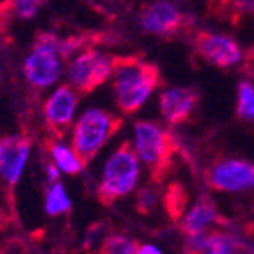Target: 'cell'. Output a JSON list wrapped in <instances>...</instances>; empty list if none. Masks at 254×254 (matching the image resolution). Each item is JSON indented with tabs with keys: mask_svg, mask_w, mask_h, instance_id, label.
Returning <instances> with one entry per match:
<instances>
[{
	"mask_svg": "<svg viewBox=\"0 0 254 254\" xmlns=\"http://www.w3.org/2000/svg\"><path fill=\"white\" fill-rule=\"evenodd\" d=\"M158 204V189L157 185H148L142 187L139 192H137V199H135V208L140 215H149V213L157 208Z\"/></svg>",
	"mask_w": 254,
	"mask_h": 254,
	"instance_id": "cell-21",
	"label": "cell"
},
{
	"mask_svg": "<svg viewBox=\"0 0 254 254\" xmlns=\"http://www.w3.org/2000/svg\"><path fill=\"white\" fill-rule=\"evenodd\" d=\"M194 52L204 63L215 68H231L242 59V50L233 38L215 34L208 30H197L194 34Z\"/></svg>",
	"mask_w": 254,
	"mask_h": 254,
	"instance_id": "cell-10",
	"label": "cell"
},
{
	"mask_svg": "<svg viewBox=\"0 0 254 254\" xmlns=\"http://www.w3.org/2000/svg\"><path fill=\"white\" fill-rule=\"evenodd\" d=\"M139 254H162V251L151 244H144V246H139Z\"/></svg>",
	"mask_w": 254,
	"mask_h": 254,
	"instance_id": "cell-24",
	"label": "cell"
},
{
	"mask_svg": "<svg viewBox=\"0 0 254 254\" xmlns=\"http://www.w3.org/2000/svg\"><path fill=\"white\" fill-rule=\"evenodd\" d=\"M123 127V118L102 109L85 110L73 128L71 144L78 160L85 165L96 158L103 146Z\"/></svg>",
	"mask_w": 254,
	"mask_h": 254,
	"instance_id": "cell-4",
	"label": "cell"
},
{
	"mask_svg": "<svg viewBox=\"0 0 254 254\" xmlns=\"http://www.w3.org/2000/svg\"><path fill=\"white\" fill-rule=\"evenodd\" d=\"M93 254H139V246L135 240L116 233L109 235Z\"/></svg>",
	"mask_w": 254,
	"mask_h": 254,
	"instance_id": "cell-19",
	"label": "cell"
},
{
	"mask_svg": "<svg viewBox=\"0 0 254 254\" xmlns=\"http://www.w3.org/2000/svg\"><path fill=\"white\" fill-rule=\"evenodd\" d=\"M47 173H48L50 183L59 182V167H57L55 164H47Z\"/></svg>",
	"mask_w": 254,
	"mask_h": 254,
	"instance_id": "cell-23",
	"label": "cell"
},
{
	"mask_svg": "<svg viewBox=\"0 0 254 254\" xmlns=\"http://www.w3.org/2000/svg\"><path fill=\"white\" fill-rule=\"evenodd\" d=\"M112 75L116 103L125 116L135 114L164 84L160 68L140 55L112 57Z\"/></svg>",
	"mask_w": 254,
	"mask_h": 254,
	"instance_id": "cell-1",
	"label": "cell"
},
{
	"mask_svg": "<svg viewBox=\"0 0 254 254\" xmlns=\"http://www.w3.org/2000/svg\"><path fill=\"white\" fill-rule=\"evenodd\" d=\"M112 75V57L93 48L82 50L68 66V78L78 96L96 91Z\"/></svg>",
	"mask_w": 254,
	"mask_h": 254,
	"instance_id": "cell-7",
	"label": "cell"
},
{
	"mask_svg": "<svg viewBox=\"0 0 254 254\" xmlns=\"http://www.w3.org/2000/svg\"><path fill=\"white\" fill-rule=\"evenodd\" d=\"M45 210L48 215H63L71 210V201H69L68 194L64 190V187L61 182L52 183V187L47 192V203H45Z\"/></svg>",
	"mask_w": 254,
	"mask_h": 254,
	"instance_id": "cell-18",
	"label": "cell"
},
{
	"mask_svg": "<svg viewBox=\"0 0 254 254\" xmlns=\"http://www.w3.org/2000/svg\"><path fill=\"white\" fill-rule=\"evenodd\" d=\"M43 4L45 0H5L4 4H0V20L5 18L30 20L36 16Z\"/></svg>",
	"mask_w": 254,
	"mask_h": 254,
	"instance_id": "cell-17",
	"label": "cell"
},
{
	"mask_svg": "<svg viewBox=\"0 0 254 254\" xmlns=\"http://www.w3.org/2000/svg\"><path fill=\"white\" fill-rule=\"evenodd\" d=\"M57 36L39 32L32 45V52L25 59L23 73L34 89H47L61 76V54Z\"/></svg>",
	"mask_w": 254,
	"mask_h": 254,
	"instance_id": "cell-5",
	"label": "cell"
},
{
	"mask_svg": "<svg viewBox=\"0 0 254 254\" xmlns=\"http://www.w3.org/2000/svg\"><path fill=\"white\" fill-rule=\"evenodd\" d=\"M187 204H189V194L182 183L174 182L165 189L164 194V208L165 213L173 222H182L185 215Z\"/></svg>",
	"mask_w": 254,
	"mask_h": 254,
	"instance_id": "cell-16",
	"label": "cell"
},
{
	"mask_svg": "<svg viewBox=\"0 0 254 254\" xmlns=\"http://www.w3.org/2000/svg\"><path fill=\"white\" fill-rule=\"evenodd\" d=\"M107 229H109V226H107L105 222H96V224H93L87 229V237H85V240H84V249L87 251V253H91L93 249L96 251L98 247L105 242V238L109 237Z\"/></svg>",
	"mask_w": 254,
	"mask_h": 254,
	"instance_id": "cell-22",
	"label": "cell"
},
{
	"mask_svg": "<svg viewBox=\"0 0 254 254\" xmlns=\"http://www.w3.org/2000/svg\"><path fill=\"white\" fill-rule=\"evenodd\" d=\"M253 226H254V224H253Z\"/></svg>",
	"mask_w": 254,
	"mask_h": 254,
	"instance_id": "cell-28",
	"label": "cell"
},
{
	"mask_svg": "<svg viewBox=\"0 0 254 254\" xmlns=\"http://www.w3.org/2000/svg\"><path fill=\"white\" fill-rule=\"evenodd\" d=\"M133 128L139 160L148 167L149 182L158 187L173 171L176 155L180 153L178 140L169 130L153 121H137Z\"/></svg>",
	"mask_w": 254,
	"mask_h": 254,
	"instance_id": "cell-2",
	"label": "cell"
},
{
	"mask_svg": "<svg viewBox=\"0 0 254 254\" xmlns=\"http://www.w3.org/2000/svg\"><path fill=\"white\" fill-rule=\"evenodd\" d=\"M204 182L217 192H242L254 187V164L242 158L213 162L204 173Z\"/></svg>",
	"mask_w": 254,
	"mask_h": 254,
	"instance_id": "cell-8",
	"label": "cell"
},
{
	"mask_svg": "<svg viewBox=\"0 0 254 254\" xmlns=\"http://www.w3.org/2000/svg\"><path fill=\"white\" fill-rule=\"evenodd\" d=\"M76 105H78V93L69 84L61 85L50 94L43 107V114L52 139L61 140L66 135L75 118Z\"/></svg>",
	"mask_w": 254,
	"mask_h": 254,
	"instance_id": "cell-9",
	"label": "cell"
},
{
	"mask_svg": "<svg viewBox=\"0 0 254 254\" xmlns=\"http://www.w3.org/2000/svg\"><path fill=\"white\" fill-rule=\"evenodd\" d=\"M208 11L215 18L237 25L246 14H254V0H208Z\"/></svg>",
	"mask_w": 254,
	"mask_h": 254,
	"instance_id": "cell-14",
	"label": "cell"
},
{
	"mask_svg": "<svg viewBox=\"0 0 254 254\" xmlns=\"http://www.w3.org/2000/svg\"><path fill=\"white\" fill-rule=\"evenodd\" d=\"M246 63H247V68L253 69V71H254V48H251V50L247 52Z\"/></svg>",
	"mask_w": 254,
	"mask_h": 254,
	"instance_id": "cell-25",
	"label": "cell"
},
{
	"mask_svg": "<svg viewBox=\"0 0 254 254\" xmlns=\"http://www.w3.org/2000/svg\"><path fill=\"white\" fill-rule=\"evenodd\" d=\"M237 116L254 123V85L247 80H242L238 84Z\"/></svg>",
	"mask_w": 254,
	"mask_h": 254,
	"instance_id": "cell-20",
	"label": "cell"
},
{
	"mask_svg": "<svg viewBox=\"0 0 254 254\" xmlns=\"http://www.w3.org/2000/svg\"><path fill=\"white\" fill-rule=\"evenodd\" d=\"M47 149H48V153H50L54 164L57 165L63 173L75 176V174H78L82 169H84V164L78 160L75 151H73V149H68L66 146H63L59 140L52 139V137L47 139Z\"/></svg>",
	"mask_w": 254,
	"mask_h": 254,
	"instance_id": "cell-15",
	"label": "cell"
},
{
	"mask_svg": "<svg viewBox=\"0 0 254 254\" xmlns=\"http://www.w3.org/2000/svg\"><path fill=\"white\" fill-rule=\"evenodd\" d=\"M30 153V139L25 135H5L0 139V180L14 190Z\"/></svg>",
	"mask_w": 254,
	"mask_h": 254,
	"instance_id": "cell-11",
	"label": "cell"
},
{
	"mask_svg": "<svg viewBox=\"0 0 254 254\" xmlns=\"http://www.w3.org/2000/svg\"><path fill=\"white\" fill-rule=\"evenodd\" d=\"M217 224H226V220L217 212L215 203L208 195H201L197 203L183 215L182 231L187 237H192V235L206 233L208 228Z\"/></svg>",
	"mask_w": 254,
	"mask_h": 254,
	"instance_id": "cell-13",
	"label": "cell"
},
{
	"mask_svg": "<svg viewBox=\"0 0 254 254\" xmlns=\"http://www.w3.org/2000/svg\"><path fill=\"white\" fill-rule=\"evenodd\" d=\"M7 226H9V217L5 215L2 210H0V233H2V231L7 228Z\"/></svg>",
	"mask_w": 254,
	"mask_h": 254,
	"instance_id": "cell-26",
	"label": "cell"
},
{
	"mask_svg": "<svg viewBox=\"0 0 254 254\" xmlns=\"http://www.w3.org/2000/svg\"><path fill=\"white\" fill-rule=\"evenodd\" d=\"M139 23L146 34L169 41L189 32L192 20L182 13L178 5L167 0H155L151 4L142 5L139 13Z\"/></svg>",
	"mask_w": 254,
	"mask_h": 254,
	"instance_id": "cell-6",
	"label": "cell"
},
{
	"mask_svg": "<svg viewBox=\"0 0 254 254\" xmlns=\"http://www.w3.org/2000/svg\"><path fill=\"white\" fill-rule=\"evenodd\" d=\"M139 182V155L135 146L123 140L109 157L98 187V201L102 206H112L116 201L130 194Z\"/></svg>",
	"mask_w": 254,
	"mask_h": 254,
	"instance_id": "cell-3",
	"label": "cell"
},
{
	"mask_svg": "<svg viewBox=\"0 0 254 254\" xmlns=\"http://www.w3.org/2000/svg\"><path fill=\"white\" fill-rule=\"evenodd\" d=\"M203 254H224V253H215V251H206V253Z\"/></svg>",
	"mask_w": 254,
	"mask_h": 254,
	"instance_id": "cell-27",
	"label": "cell"
},
{
	"mask_svg": "<svg viewBox=\"0 0 254 254\" xmlns=\"http://www.w3.org/2000/svg\"><path fill=\"white\" fill-rule=\"evenodd\" d=\"M199 91L194 87H174L167 89L158 98L160 114L171 127H178L189 121L199 103Z\"/></svg>",
	"mask_w": 254,
	"mask_h": 254,
	"instance_id": "cell-12",
	"label": "cell"
}]
</instances>
